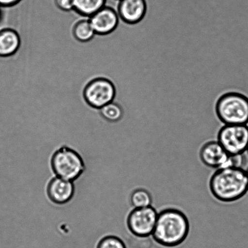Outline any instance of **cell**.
Segmentation results:
<instances>
[{"instance_id":"3","label":"cell","mask_w":248,"mask_h":248,"mask_svg":"<svg viewBox=\"0 0 248 248\" xmlns=\"http://www.w3.org/2000/svg\"><path fill=\"white\" fill-rule=\"evenodd\" d=\"M216 112L224 125L248 124V98L238 93L225 94L218 101Z\"/></svg>"},{"instance_id":"21","label":"cell","mask_w":248,"mask_h":248,"mask_svg":"<svg viewBox=\"0 0 248 248\" xmlns=\"http://www.w3.org/2000/svg\"><path fill=\"white\" fill-rule=\"evenodd\" d=\"M20 1L21 0H0V7H9L14 6Z\"/></svg>"},{"instance_id":"1","label":"cell","mask_w":248,"mask_h":248,"mask_svg":"<svg viewBox=\"0 0 248 248\" xmlns=\"http://www.w3.org/2000/svg\"><path fill=\"white\" fill-rule=\"evenodd\" d=\"M189 232V223L186 215L181 210L170 208L158 213L152 235L158 244L172 248L182 244Z\"/></svg>"},{"instance_id":"16","label":"cell","mask_w":248,"mask_h":248,"mask_svg":"<svg viewBox=\"0 0 248 248\" xmlns=\"http://www.w3.org/2000/svg\"><path fill=\"white\" fill-rule=\"evenodd\" d=\"M99 110L102 116L109 122H120L123 118L124 111L122 108L114 101L107 104Z\"/></svg>"},{"instance_id":"24","label":"cell","mask_w":248,"mask_h":248,"mask_svg":"<svg viewBox=\"0 0 248 248\" xmlns=\"http://www.w3.org/2000/svg\"><path fill=\"white\" fill-rule=\"evenodd\" d=\"M116 1H120L121 0H116Z\"/></svg>"},{"instance_id":"14","label":"cell","mask_w":248,"mask_h":248,"mask_svg":"<svg viewBox=\"0 0 248 248\" xmlns=\"http://www.w3.org/2000/svg\"><path fill=\"white\" fill-rule=\"evenodd\" d=\"M73 34L78 41L85 43L91 41L96 33L89 19H82L75 24Z\"/></svg>"},{"instance_id":"22","label":"cell","mask_w":248,"mask_h":248,"mask_svg":"<svg viewBox=\"0 0 248 248\" xmlns=\"http://www.w3.org/2000/svg\"><path fill=\"white\" fill-rule=\"evenodd\" d=\"M1 16H2V12H1V7H0V20H1Z\"/></svg>"},{"instance_id":"5","label":"cell","mask_w":248,"mask_h":248,"mask_svg":"<svg viewBox=\"0 0 248 248\" xmlns=\"http://www.w3.org/2000/svg\"><path fill=\"white\" fill-rule=\"evenodd\" d=\"M217 141L229 155L244 154L248 148V125H225L218 130Z\"/></svg>"},{"instance_id":"12","label":"cell","mask_w":248,"mask_h":248,"mask_svg":"<svg viewBox=\"0 0 248 248\" xmlns=\"http://www.w3.org/2000/svg\"><path fill=\"white\" fill-rule=\"evenodd\" d=\"M20 45V36L14 29L4 28L0 30V57L14 55Z\"/></svg>"},{"instance_id":"19","label":"cell","mask_w":248,"mask_h":248,"mask_svg":"<svg viewBox=\"0 0 248 248\" xmlns=\"http://www.w3.org/2000/svg\"><path fill=\"white\" fill-rule=\"evenodd\" d=\"M131 244L135 248H152V242L150 237H138L133 235Z\"/></svg>"},{"instance_id":"20","label":"cell","mask_w":248,"mask_h":248,"mask_svg":"<svg viewBox=\"0 0 248 248\" xmlns=\"http://www.w3.org/2000/svg\"><path fill=\"white\" fill-rule=\"evenodd\" d=\"M55 2L62 11L69 12L74 10V0H55Z\"/></svg>"},{"instance_id":"15","label":"cell","mask_w":248,"mask_h":248,"mask_svg":"<svg viewBox=\"0 0 248 248\" xmlns=\"http://www.w3.org/2000/svg\"><path fill=\"white\" fill-rule=\"evenodd\" d=\"M130 202L135 208L148 207L152 206V197L147 189H136L131 194Z\"/></svg>"},{"instance_id":"23","label":"cell","mask_w":248,"mask_h":248,"mask_svg":"<svg viewBox=\"0 0 248 248\" xmlns=\"http://www.w3.org/2000/svg\"><path fill=\"white\" fill-rule=\"evenodd\" d=\"M246 171H247V174L248 182V168L247 170H246Z\"/></svg>"},{"instance_id":"17","label":"cell","mask_w":248,"mask_h":248,"mask_svg":"<svg viewBox=\"0 0 248 248\" xmlns=\"http://www.w3.org/2000/svg\"><path fill=\"white\" fill-rule=\"evenodd\" d=\"M97 248H126L125 244L120 238L108 236L99 242Z\"/></svg>"},{"instance_id":"7","label":"cell","mask_w":248,"mask_h":248,"mask_svg":"<svg viewBox=\"0 0 248 248\" xmlns=\"http://www.w3.org/2000/svg\"><path fill=\"white\" fill-rule=\"evenodd\" d=\"M158 213L152 206L135 208L126 220L131 234L138 237H150L154 232Z\"/></svg>"},{"instance_id":"8","label":"cell","mask_w":248,"mask_h":248,"mask_svg":"<svg viewBox=\"0 0 248 248\" xmlns=\"http://www.w3.org/2000/svg\"><path fill=\"white\" fill-rule=\"evenodd\" d=\"M120 19L117 10L104 6L90 17L89 20L96 34L106 35L115 31L120 23Z\"/></svg>"},{"instance_id":"18","label":"cell","mask_w":248,"mask_h":248,"mask_svg":"<svg viewBox=\"0 0 248 248\" xmlns=\"http://www.w3.org/2000/svg\"><path fill=\"white\" fill-rule=\"evenodd\" d=\"M245 162L244 154L238 155H230L224 167L243 168Z\"/></svg>"},{"instance_id":"10","label":"cell","mask_w":248,"mask_h":248,"mask_svg":"<svg viewBox=\"0 0 248 248\" xmlns=\"http://www.w3.org/2000/svg\"><path fill=\"white\" fill-rule=\"evenodd\" d=\"M75 194V186L72 181L56 177L49 182L47 194L50 201L62 205L72 200Z\"/></svg>"},{"instance_id":"6","label":"cell","mask_w":248,"mask_h":248,"mask_svg":"<svg viewBox=\"0 0 248 248\" xmlns=\"http://www.w3.org/2000/svg\"><path fill=\"white\" fill-rule=\"evenodd\" d=\"M85 100L94 108L101 109L115 101L116 89L113 82L104 78L92 80L85 87L83 92Z\"/></svg>"},{"instance_id":"25","label":"cell","mask_w":248,"mask_h":248,"mask_svg":"<svg viewBox=\"0 0 248 248\" xmlns=\"http://www.w3.org/2000/svg\"><path fill=\"white\" fill-rule=\"evenodd\" d=\"M247 152H248V148Z\"/></svg>"},{"instance_id":"11","label":"cell","mask_w":248,"mask_h":248,"mask_svg":"<svg viewBox=\"0 0 248 248\" xmlns=\"http://www.w3.org/2000/svg\"><path fill=\"white\" fill-rule=\"evenodd\" d=\"M145 0H121L117 12L121 20L128 24H135L142 19L145 14Z\"/></svg>"},{"instance_id":"4","label":"cell","mask_w":248,"mask_h":248,"mask_svg":"<svg viewBox=\"0 0 248 248\" xmlns=\"http://www.w3.org/2000/svg\"><path fill=\"white\" fill-rule=\"evenodd\" d=\"M51 165L57 177L72 182L78 179L85 170L81 155L67 147L56 151L51 160Z\"/></svg>"},{"instance_id":"2","label":"cell","mask_w":248,"mask_h":248,"mask_svg":"<svg viewBox=\"0 0 248 248\" xmlns=\"http://www.w3.org/2000/svg\"><path fill=\"white\" fill-rule=\"evenodd\" d=\"M211 193L218 201L229 203L239 200L248 191L246 170L243 168H220L211 176Z\"/></svg>"},{"instance_id":"13","label":"cell","mask_w":248,"mask_h":248,"mask_svg":"<svg viewBox=\"0 0 248 248\" xmlns=\"http://www.w3.org/2000/svg\"><path fill=\"white\" fill-rule=\"evenodd\" d=\"M106 0H74V10L84 16L91 17L105 6Z\"/></svg>"},{"instance_id":"9","label":"cell","mask_w":248,"mask_h":248,"mask_svg":"<svg viewBox=\"0 0 248 248\" xmlns=\"http://www.w3.org/2000/svg\"><path fill=\"white\" fill-rule=\"evenodd\" d=\"M230 155L218 141H211L202 147L200 158L206 166L212 169H220L227 163Z\"/></svg>"}]
</instances>
